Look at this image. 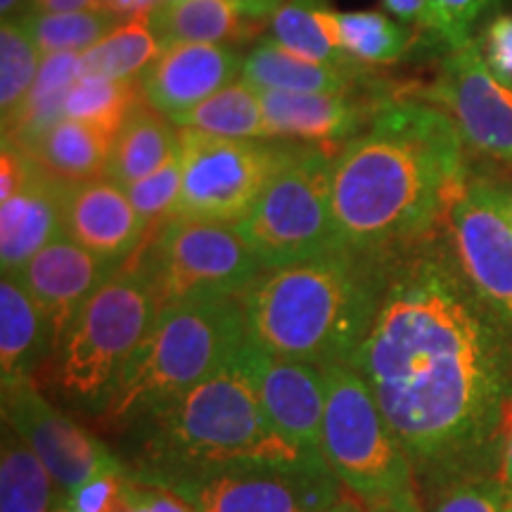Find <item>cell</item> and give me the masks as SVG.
<instances>
[{"instance_id":"cell-1","label":"cell","mask_w":512,"mask_h":512,"mask_svg":"<svg viewBox=\"0 0 512 512\" xmlns=\"http://www.w3.org/2000/svg\"><path fill=\"white\" fill-rule=\"evenodd\" d=\"M349 366L373 392L427 498L460 479L496 475L512 406V332L467 283L444 221L396 249Z\"/></svg>"},{"instance_id":"cell-2","label":"cell","mask_w":512,"mask_h":512,"mask_svg":"<svg viewBox=\"0 0 512 512\" xmlns=\"http://www.w3.org/2000/svg\"><path fill=\"white\" fill-rule=\"evenodd\" d=\"M465 181V140L453 119L422 100H389L366 133L335 152L339 247L396 252L425 238Z\"/></svg>"},{"instance_id":"cell-3","label":"cell","mask_w":512,"mask_h":512,"mask_svg":"<svg viewBox=\"0 0 512 512\" xmlns=\"http://www.w3.org/2000/svg\"><path fill=\"white\" fill-rule=\"evenodd\" d=\"M394 254L337 247L261 271L240 294L247 342L318 368L349 366L373 325Z\"/></svg>"},{"instance_id":"cell-4","label":"cell","mask_w":512,"mask_h":512,"mask_svg":"<svg viewBox=\"0 0 512 512\" xmlns=\"http://www.w3.org/2000/svg\"><path fill=\"white\" fill-rule=\"evenodd\" d=\"M128 432H133L128 472L150 484L238 465L330 470L323 458L275 430L238 356L147 413Z\"/></svg>"},{"instance_id":"cell-5","label":"cell","mask_w":512,"mask_h":512,"mask_svg":"<svg viewBox=\"0 0 512 512\" xmlns=\"http://www.w3.org/2000/svg\"><path fill=\"white\" fill-rule=\"evenodd\" d=\"M245 342L240 297H200L162 306L121 368L100 420L114 432H126L226 366Z\"/></svg>"},{"instance_id":"cell-6","label":"cell","mask_w":512,"mask_h":512,"mask_svg":"<svg viewBox=\"0 0 512 512\" xmlns=\"http://www.w3.org/2000/svg\"><path fill=\"white\" fill-rule=\"evenodd\" d=\"M325 370V465L366 512H427L418 472L351 366Z\"/></svg>"},{"instance_id":"cell-7","label":"cell","mask_w":512,"mask_h":512,"mask_svg":"<svg viewBox=\"0 0 512 512\" xmlns=\"http://www.w3.org/2000/svg\"><path fill=\"white\" fill-rule=\"evenodd\" d=\"M159 299L136 264H124L83 304L55 351V380L62 396L102 415L121 368L155 323Z\"/></svg>"},{"instance_id":"cell-8","label":"cell","mask_w":512,"mask_h":512,"mask_svg":"<svg viewBox=\"0 0 512 512\" xmlns=\"http://www.w3.org/2000/svg\"><path fill=\"white\" fill-rule=\"evenodd\" d=\"M330 145L306 143L275 176L254 209L235 223L264 271L299 264L339 247L332 214Z\"/></svg>"},{"instance_id":"cell-9","label":"cell","mask_w":512,"mask_h":512,"mask_svg":"<svg viewBox=\"0 0 512 512\" xmlns=\"http://www.w3.org/2000/svg\"><path fill=\"white\" fill-rule=\"evenodd\" d=\"M181 131L183 183L174 219L240 223L306 143L285 138H221Z\"/></svg>"},{"instance_id":"cell-10","label":"cell","mask_w":512,"mask_h":512,"mask_svg":"<svg viewBox=\"0 0 512 512\" xmlns=\"http://www.w3.org/2000/svg\"><path fill=\"white\" fill-rule=\"evenodd\" d=\"M131 264L150 280L159 306L200 297H240L264 271L233 223L188 219L166 221Z\"/></svg>"},{"instance_id":"cell-11","label":"cell","mask_w":512,"mask_h":512,"mask_svg":"<svg viewBox=\"0 0 512 512\" xmlns=\"http://www.w3.org/2000/svg\"><path fill=\"white\" fill-rule=\"evenodd\" d=\"M508 185L486 176L467 181L446 211V233L477 297L512 332V216Z\"/></svg>"},{"instance_id":"cell-12","label":"cell","mask_w":512,"mask_h":512,"mask_svg":"<svg viewBox=\"0 0 512 512\" xmlns=\"http://www.w3.org/2000/svg\"><path fill=\"white\" fill-rule=\"evenodd\" d=\"M197 512H313L339 501L342 484L330 470L238 465L159 484Z\"/></svg>"},{"instance_id":"cell-13","label":"cell","mask_w":512,"mask_h":512,"mask_svg":"<svg viewBox=\"0 0 512 512\" xmlns=\"http://www.w3.org/2000/svg\"><path fill=\"white\" fill-rule=\"evenodd\" d=\"M425 98L453 119L465 145L512 166V83L489 67L479 38L448 50Z\"/></svg>"},{"instance_id":"cell-14","label":"cell","mask_w":512,"mask_h":512,"mask_svg":"<svg viewBox=\"0 0 512 512\" xmlns=\"http://www.w3.org/2000/svg\"><path fill=\"white\" fill-rule=\"evenodd\" d=\"M3 420L48 467L64 501L100 470L124 463L81 422L50 403L34 380L5 384Z\"/></svg>"},{"instance_id":"cell-15","label":"cell","mask_w":512,"mask_h":512,"mask_svg":"<svg viewBox=\"0 0 512 512\" xmlns=\"http://www.w3.org/2000/svg\"><path fill=\"white\" fill-rule=\"evenodd\" d=\"M238 363L275 430L311 456L323 458L325 370L273 356L249 342L238 351Z\"/></svg>"},{"instance_id":"cell-16","label":"cell","mask_w":512,"mask_h":512,"mask_svg":"<svg viewBox=\"0 0 512 512\" xmlns=\"http://www.w3.org/2000/svg\"><path fill=\"white\" fill-rule=\"evenodd\" d=\"M60 214L62 235L110 264L124 266L147 240L145 223L126 188L107 176L62 181Z\"/></svg>"},{"instance_id":"cell-17","label":"cell","mask_w":512,"mask_h":512,"mask_svg":"<svg viewBox=\"0 0 512 512\" xmlns=\"http://www.w3.org/2000/svg\"><path fill=\"white\" fill-rule=\"evenodd\" d=\"M121 266L100 259L67 235H60L38 252L19 271V280L43 311L53 351L60 347L69 325L79 316L83 304L100 290ZM55 358V356H53Z\"/></svg>"},{"instance_id":"cell-18","label":"cell","mask_w":512,"mask_h":512,"mask_svg":"<svg viewBox=\"0 0 512 512\" xmlns=\"http://www.w3.org/2000/svg\"><path fill=\"white\" fill-rule=\"evenodd\" d=\"M273 138L297 143H349L373 124L392 91L370 93H280L259 91Z\"/></svg>"},{"instance_id":"cell-19","label":"cell","mask_w":512,"mask_h":512,"mask_svg":"<svg viewBox=\"0 0 512 512\" xmlns=\"http://www.w3.org/2000/svg\"><path fill=\"white\" fill-rule=\"evenodd\" d=\"M233 43H176L140 74L143 98L164 117L176 119L223 91L242 74Z\"/></svg>"},{"instance_id":"cell-20","label":"cell","mask_w":512,"mask_h":512,"mask_svg":"<svg viewBox=\"0 0 512 512\" xmlns=\"http://www.w3.org/2000/svg\"><path fill=\"white\" fill-rule=\"evenodd\" d=\"M62 178L36 164L15 195L0 202V271L19 273L43 247L62 235Z\"/></svg>"},{"instance_id":"cell-21","label":"cell","mask_w":512,"mask_h":512,"mask_svg":"<svg viewBox=\"0 0 512 512\" xmlns=\"http://www.w3.org/2000/svg\"><path fill=\"white\" fill-rule=\"evenodd\" d=\"M370 74L368 67H332L306 60L273 38H261L242 62L240 79L256 91L280 93H356L361 86L384 88Z\"/></svg>"},{"instance_id":"cell-22","label":"cell","mask_w":512,"mask_h":512,"mask_svg":"<svg viewBox=\"0 0 512 512\" xmlns=\"http://www.w3.org/2000/svg\"><path fill=\"white\" fill-rule=\"evenodd\" d=\"M53 342L43 311L17 273L0 280V377L3 387L34 380L36 370L53 358Z\"/></svg>"},{"instance_id":"cell-23","label":"cell","mask_w":512,"mask_h":512,"mask_svg":"<svg viewBox=\"0 0 512 512\" xmlns=\"http://www.w3.org/2000/svg\"><path fill=\"white\" fill-rule=\"evenodd\" d=\"M162 48L176 43H235L264 29L247 0H164L150 15Z\"/></svg>"},{"instance_id":"cell-24","label":"cell","mask_w":512,"mask_h":512,"mask_svg":"<svg viewBox=\"0 0 512 512\" xmlns=\"http://www.w3.org/2000/svg\"><path fill=\"white\" fill-rule=\"evenodd\" d=\"M22 145L31 159L62 181L107 176L114 136L86 121L62 117Z\"/></svg>"},{"instance_id":"cell-25","label":"cell","mask_w":512,"mask_h":512,"mask_svg":"<svg viewBox=\"0 0 512 512\" xmlns=\"http://www.w3.org/2000/svg\"><path fill=\"white\" fill-rule=\"evenodd\" d=\"M181 147V131L169 117L140 100L114 136L107 178L121 188L155 174Z\"/></svg>"},{"instance_id":"cell-26","label":"cell","mask_w":512,"mask_h":512,"mask_svg":"<svg viewBox=\"0 0 512 512\" xmlns=\"http://www.w3.org/2000/svg\"><path fill=\"white\" fill-rule=\"evenodd\" d=\"M271 38L306 60L332 67H363L344 50L339 12L330 0H285L271 19Z\"/></svg>"},{"instance_id":"cell-27","label":"cell","mask_w":512,"mask_h":512,"mask_svg":"<svg viewBox=\"0 0 512 512\" xmlns=\"http://www.w3.org/2000/svg\"><path fill=\"white\" fill-rule=\"evenodd\" d=\"M64 503L53 475L31 446L3 420L0 439V512H53Z\"/></svg>"},{"instance_id":"cell-28","label":"cell","mask_w":512,"mask_h":512,"mask_svg":"<svg viewBox=\"0 0 512 512\" xmlns=\"http://www.w3.org/2000/svg\"><path fill=\"white\" fill-rule=\"evenodd\" d=\"M178 128L209 133L221 138H273L266 121L264 102L247 81H233L223 91L171 119Z\"/></svg>"},{"instance_id":"cell-29","label":"cell","mask_w":512,"mask_h":512,"mask_svg":"<svg viewBox=\"0 0 512 512\" xmlns=\"http://www.w3.org/2000/svg\"><path fill=\"white\" fill-rule=\"evenodd\" d=\"M162 53V43L155 36L150 17H136L121 22L112 34L81 53V76L98 79H140Z\"/></svg>"},{"instance_id":"cell-30","label":"cell","mask_w":512,"mask_h":512,"mask_svg":"<svg viewBox=\"0 0 512 512\" xmlns=\"http://www.w3.org/2000/svg\"><path fill=\"white\" fill-rule=\"evenodd\" d=\"M344 50L363 67H387L411 53L415 34L399 19L377 10L339 12Z\"/></svg>"},{"instance_id":"cell-31","label":"cell","mask_w":512,"mask_h":512,"mask_svg":"<svg viewBox=\"0 0 512 512\" xmlns=\"http://www.w3.org/2000/svg\"><path fill=\"white\" fill-rule=\"evenodd\" d=\"M43 57L60 53H86L112 34L124 19L105 8L79 12H43L17 17Z\"/></svg>"},{"instance_id":"cell-32","label":"cell","mask_w":512,"mask_h":512,"mask_svg":"<svg viewBox=\"0 0 512 512\" xmlns=\"http://www.w3.org/2000/svg\"><path fill=\"white\" fill-rule=\"evenodd\" d=\"M81 79V53H60L43 57L27 105L10 131L3 136L15 143H27L38 131L64 117V100L76 81Z\"/></svg>"},{"instance_id":"cell-33","label":"cell","mask_w":512,"mask_h":512,"mask_svg":"<svg viewBox=\"0 0 512 512\" xmlns=\"http://www.w3.org/2000/svg\"><path fill=\"white\" fill-rule=\"evenodd\" d=\"M43 55L31 41L19 19H3L0 27V119L3 133L15 126V121L27 105L36 76L41 72Z\"/></svg>"},{"instance_id":"cell-34","label":"cell","mask_w":512,"mask_h":512,"mask_svg":"<svg viewBox=\"0 0 512 512\" xmlns=\"http://www.w3.org/2000/svg\"><path fill=\"white\" fill-rule=\"evenodd\" d=\"M140 100H145L140 79L81 76L64 100V117L86 121L117 136L121 124Z\"/></svg>"},{"instance_id":"cell-35","label":"cell","mask_w":512,"mask_h":512,"mask_svg":"<svg viewBox=\"0 0 512 512\" xmlns=\"http://www.w3.org/2000/svg\"><path fill=\"white\" fill-rule=\"evenodd\" d=\"M183 183V164H181V147L174 157L164 166H159L155 174L140 178L138 183L128 185L126 192L136 207L140 221L147 228V240L164 226L166 221L174 219V209L181 195ZM145 240V242H147Z\"/></svg>"},{"instance_id":"cell-36","label":"cell","mask_w":512,"mask_h":512,"mask_svg":"<svg viewBox=\"0 0 512 512\" xmlns=\"http://www.w3.org/2000/svg\"><path fill=\"white\" fill-rule=\"evenodd\" d=\"M508 496L496 475L467 477L437 491L427 512H505Z\"/></svg>"},{"instance_id":"cell-37","label":"cell","mask_w":512,"mask_h":512,"mask_svg":"<svg viewBox=\"0 0 512 512\" xmlns=\"http://www.w3.org/2000/svg\"><path fill=\"white\" fill-rule=\"evenodd\" d=\"M501 3L503 0H434L446 53L475 41V31L501 8Z\"/></svg>"},{"instance_id":"cell-38","label":"cell","mask_w":512,"mask_h":512,"mask_svg":"<svg viewBox=\"0 0 512 512\" xmlns=\"http://www.w3.org/2000/svg\"><path fill=\"white\" fill-rule=\"evenodd\" d=\"M126 484V463L105 467L86 484H81L64 503L76 512H121L126 501Z\"/></svg>"},{"instance_id":"cell-39","label":"cell","mask_w":512,"mask_h":512,"mask_svg":"<svg viewBox=\"0 0 512 512\" xmlns=\"http://www.w3.org/2000/svg\"><path fill=\"white\" fill-rule=\"evenodd\" d=\"M121 512H197L188 501L159 484L140 482L128 472L126 501Z\"/></svg>"},{"instance_id":"cell-40","label":"cell","mask_w":512,"mask_h":512,"mask_svg":"<svg viewBox=\"0 0 512 512\" xmlns=\"http://www.w3.org/2000/svg\"><path fill=\"white\" fill-rule=\"evenodd\" d=\"M479 46L489 67L503 81L512 83V17L496 15L491 19L484 29V38H479Z\"/></svg>"},{"instance_id":"cell-41","label":"cell","mask_w":512,"mask_h":512,"mask_svg":"<svg viewBox=\"0 0 512 512\" xmlns=\"http://www.w3.org/2000/svg\"><path fill=\"white\" fill-rule=\"evenodd\" d=\"M387 15L406 24L415 31H422L425 36H430L434 43H441V22L437 15V8H434V0H382Z\"/></svg>"},{"instance_id":"cell-42","label":"cell","mask_w":512,"mask_h":512,"mask_svg":"<svg viewBox=\"0 0 512 512\" xmlns=\"http://www.w3.org/2000/svg\"><path fill=\"white\" fill-rule=\"evenodd\" d=\"M496 477L498 482L503 484V489L512 494V406L508 408V413H505L501 441H498Z\"/></svg>"},{"instance_id":"cell-43","label":"cell","mask_w":512,"mask_h":512,"mask_svg":"<svg viewBox=\"0 0 512 512\" xmlns=\"http://www.w3.org/2000/svg\"><path fill=\"white\" fill-rule=\"evenodd\" d=\"M102 0H27L24 10L17 17L24 15H43V12H79L100 8ZM15 17V19H17Z\"/></svg>"},{"instance_id":"cell-44","label":"cell","mask_w":512,"mask_h":512,"mask_svg":"<svg viewBox=\"0 0 512 512\" xmlns=\"http://www.w3.org/2000/svg\"><path fill=\"white\" fill-rule=\"evenodd\" d=\"M164 0H102L100 8L114 12V15L126 19L136 17H150Z\"/></svg>"},{"instance_id":"cell-45","label":"cell","mask_w":512,"mask_h":512,"mask_svg":"<svg viewBox=\"0 0 512 512\" xmlns=\"http://www.w3.org/2000/svg\"><path fill=\"white\" fill-rule=\"evenodd\" d=\"M313 512H366V510H363L351 496H342L339 501L325 505V508H320V510H313Z\"/></svg>"},{"instance_id":"cell-46","label":"cell","mask_w":512,"mask_h":512,"mask_svg":"<svg viewBox=\"0 0 512 512\" xmlns=\"http://www.w3.org/2000/svg\"><path fill=\"white\" fill-rule=\"evenodd\" d=\"M27 0H0V15L3 19H15L24 10Z\"/></svg>"},{"instance_id":"cell-47","label":"cell","mask_w":512,"mask_h":512,"mask_svg":"<svg viewBox=\"0 0 512 512\" xmlns=\"http://www.w3.org/2000/svg\"><path fill=\"white\" fill-rule=\"evenodd\" d=\"M53 512H76V510H72V508H69V505H67V503H62V505H57V508H55Z\"/></svg>"},{"instance_id":"cell-48","label":"cell","mask_w":512,"mask_h":512,"mask_svg":"<svg viewBox=\"0 0 512 512\" xmlns=\"http://www.w3.org/2000/svg\"><path fill=\"white\" fill-rule=\"evenodd\" d=\"M505 512H512V494L508 496V503H505Z\"/></svg>"},{"instance_id":"cell-49","label":"cell","mask_w":512,"mask_h":512,"mask_svg":"<svg viewBox=\"0 0 512 512\" xmlns=\"http://www.w3.org/2000/svg\"><path fill=\"white\" fill-rule=\"evenodd\" d=\"M508 207H510V216H512V188L508 192Z\"/></svg>"}]
</instances>
